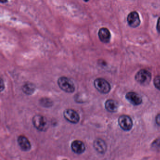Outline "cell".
I'll use <instances>...</instances> for the list:
<instances>
[{"label": "cell", "mask_w": 160, "mask_h": 160, "mask_svg": "<svg viewBox=\"0 0 160 160\" xmlns=\"http://www.w3.org/2000/svg\"><path fill=\"white\" fill-rule=\"evenodd\" d=\"M32 122L35 128L41 132H45L49 126L46 118L42 115H35L32 118Z\"/></svg>", "instance_id": "2"}, {"label": "cell", "mask_w": 160, "mask_h": 160, "mask_svg": "<svg viewBox=\"0 0 160 160\" xmlns=\"http://www.w3.org/2000/svg\"><path fill=\"white\" fill-rule=\"evenodd\" d=\"M0 1L2 3H4L7 2V0H0Z\"/></svg>", "instance_id": "19"}, {"label": "cell", "mask_w": 160, "mask_h": 160, "mask_svg": "<svg viewBox=\"0 0 160 160\" xmlns=\"http://www.w3.org/2000/svg\"><path fill=\"white\" fill-rule=\"evenodd\" d=\"M93 85L99 92L104 94L108 93L111 89L109 83L103 78H96L93 82Z\"/></svg>", "instance_id": "4"}, {"label": "cell", "mask_w": 160, "mask_h": 160, "mask_svg": "<svg viewBox=\"0 0 160 160\" xmlns=\"http://www.w3.org/2000/svg\"><path fill=\"white\" fill-rule=\"evenodd\" d=\"M157 30L160 33V18L158 19L157 24Z\"/></svg>", "instance_id": "18"}, {"label": "cell", "mask_w": 160, "mask_h": 160, "mask_svg": "<svg viewBox=\"0 0 160 160\" xmlns=\"http://www.w3.org/2000/svg\"><path fill=\"white\" fill-rule=\"evenodd\" d=\"M127 22L131 28H137L140 24V18L138 13L136 12L130 13L127 17Z\"/></svg>", "instance_id": "7"}, {"label": "cell", "mask_w": 160, "mask_h": 160, "mask_svg": "<svg viewBox=\"0 0 160 160\" xmlns=\"http://www.w3.org/2000/svg\"><path fill=\"white\" fill-rule=\"evenodd\" d=\"M18 142L21 149L24 151H28L31 148V145L29 140L25 136H19L18 138Z\"/></svg>", "instance_id": "9"}, {"label": "cell", "mask_w": 160, "mask_h": 160, "mask_svg": "<svg viewBox=\"0 0 160 160\" xmlns=\"http://www.w3.org/2000/svg\"><path fill=\"white\" fill-rule=\"evenodd\" d=\"M126 98L134 105H138L142 103V99L139 94L135 92H129L126 94Z\"/></svg>", "instance_id": "11"}, {"label": "cell", "mask_w": 160, "mask_h": 160, "mask_svg": "<svg viewBox=\"0 0 160 160\" xmlns=\"http://www.w3.org/2000/svg\"><path fill=\"white\" fill-rule=\"evenodd\" d=\"M93 147L96 151L99 153L103 154L106 152L107 147L105 142L101 138H97L93 142Z\"/></svg>", "instance_id": "10"}, {"label": "cell", "mask_w": 160, "mask_h": 160, "mask_svg": "<svg viewBox=\"0 0 160 160\" xmlns=\"http://www.w3.org/2000/svg\"><path fill=\"white\" fill-rule=\"evenodd\" d=\"M36 88L35 85L31 83H27L22 87V91L27 95H32L35 92Z\"/></svg>", "instance_id": "14"}, {"label": "cell", "mask_w": 160, "mask_h": 160, "mask_svg": "<svg viewBox=\"0 0 160 160\" xmlns=\"http://www.w3.org/2000/svg\"><path fill=\"white\" fill-rule=\"evenodd\" d=\"M63 116L66 120L72 123H77L80 120L79 114L72 109H65L63 112Z\"/></svg>", "instance_id": "5"}, {"label": "cell", "mask_w": 160, "mask_h": 160, "mask_svg": "<svg viewBox=\"0 0 160 160\" xmlns=\"http://www.w3.org/2000/svg\"><path fill=\"white\" fill-rule=\"evenodd\" d=\"M85 2H88V1L89 0H84Z\"/></svg>", "instance_id": "20"}, {"label": "cell", "mask_w": 160, "mask_h": 160, "mask_svg": "<svg viewBox=\"0 0 160 160\" xmlns=\"http://www.w3.org/2000/svg\"><path fill=\"white\" fill-rule=\"evenodd\" d=\"M155 121H156V123H157L158 125L160 126V114H158V115L156 116Z\"/></svg>", "instance_id": "17"}, {"label": "cell", "mask_w": 160, "mask_h": 160, "mask_svg": "<svg viewBox=\"0 0 160 160\" xmlns=\"http://www.w3.org/2000/svg\"><path fill=\"white\" fill-rule=\"evenodd\" d=\"M72 150L77 154H81L86 150V146L85 144L79 140H76L73 141L71 144Z\"/></svg>", "instance_id": "8"}, {"label": "cell", "mask_w": 160, "mask_h": 160, "mask_svg": "<svg viewBox=\"0 0 160 160\" xmlns=\"http://www.w3.org/2000/svg\"><path fill=\"white\" fill-rule=\"evenodd\" d=\"M118 121L121 128L124 131H129L132 127V121L131 118L128 116L122 115L120 116L119 118Z\"/></svg>", "instance_id": "6"}, {"label": "cell", "mask_w": 160, "mask_h": 160, "mask_svg": "<svg viewBox=\"0 0 160 160\" xmlns=\"http://www.w3.org/2000/svg\"><path fill=\"white\" fill-rule=\"evenodd\" d=\"M151 73L146 70H140L137 73L135 76L136 81L143 86L148 85L151 80Z\"/></svg>", "instance_id": "3"}, {"label": "cell", "mask_w": 160, "mask_h": 160, "mask_svg": "<svg viewBox=\"0 0 160 160\" xmlns=\"http://www.w3.org/2000/svg\"><path fill=\"white\" fill-rule=\"evenodd\" d=\"M98 36L100 41L105 43H107L110 41L111 34L110 32L106 28H102L98 32Z\"/></svg>", "instance_id": "12"}, {"label": "cell", "mask_w": 160, "mask_h": 160, "mask_svg": "<svg viewBox=\"0 0 160 160\" xmlns=\"http://www.w3.org/2000/svg\"><path fill=\"white\" fill-rule=\"evenodd\" d=\"M40 102L41 105L42 106L44 107H51L53 105V102L49 98H46V97L42 98L40 100Z\"/></svg>", "instance_id": "15"}, {"label": "cell", "mask_w": 160, "mask_h": 160, "mask_svg": "<svg viewBox=\"0 0 160 160\" xmlns=\"http://www.w3.org/2000/svg\"><path fill=\"white\" fill-rule=\"evenodd\" d=\"M105 107L108 112H115L118 110V103L113 100H107L105 103Z\"/></svg>", "instance_id": "13"}, {"label": "cell", "mask_w": 160, "mask_h": 160, "mask_svg": "<svg viewBox=\"0 0 160 160\" xmlns=\"http://www.w3.org/2000/svg\"><path fill=\"white\" fill-rule=\"evenodd\" d=\"M153 84L155 88L160 90V76L155 77L153 79Z\"/></svg>", "instance_id": "16"}, {"label": "cell", "mask_w": 160, "mask_h": 160, "mask_svg": "<svg viewBox=\"0 0 160 160\" xmlns=\"http://www.w3.org/2000/svg\"><path fill=\"white\" fill-rule=\"evenodd\" d=\"M58 84L62 90L67 93H72L75 90L73 82L68 78L61 77L58 79Z\"/></svg>", "instance_id": "1"}]
</instances>
